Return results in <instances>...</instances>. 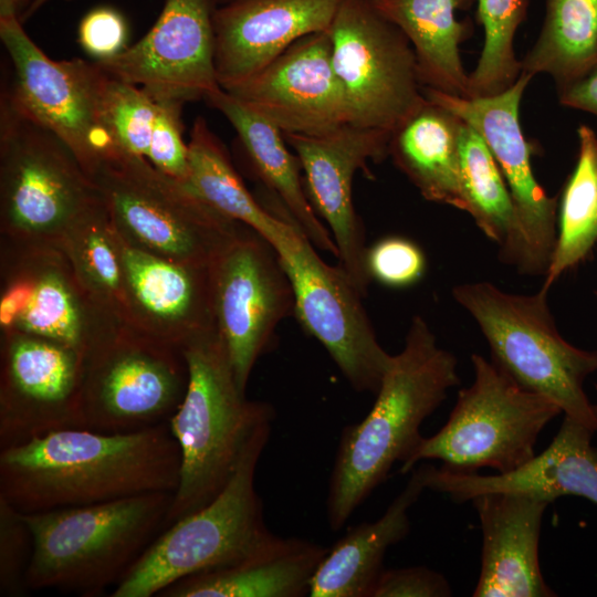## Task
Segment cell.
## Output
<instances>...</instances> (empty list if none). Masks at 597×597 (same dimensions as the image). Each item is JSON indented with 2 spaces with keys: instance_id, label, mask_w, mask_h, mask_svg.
I'll use <instances>...</instances> for the list:
<instances>
[{
  "instance_id": "6",
  "label": "cell",
  "mask_w": 597,
  "mask_h": 597,
  "mask_svg": "<svg viewBox=\"0 0 597 597\" xmlns=\"http://www.w3.org/2000/svg\"><path fill=\"white\" fill-rule=\"evenodd\" d=\"M0 107V233L24 243H57L104 205L70 147L21 112L7 91Z\"/></svg>"
},
{
  "instance_id": "30",
  "label": "cell",
  "mask_w": 597,
  "mask_h": 597,
  "mask_svg": "<svg viewBox=\"0 0 597 597\" xmlns=\"http://www.w3.org/2000/svg\"><path fill=\"white\" fill-rule=\"evenodd\" d=\"M188 148L189 177L185 184L205 202L269 242L290 226L289 217L268 210L252 196L227 149L202 117L192 125Z\"/></svg>"
},
{
  "instance_id": "18",
  "label": "cell",
  "mask_w": 597,
  "mask_h": 597,
  "mask_svg": "<svg viewBox=\"0 0 597 597\" xmlns=\"http://www.w3.org/2000/svg\"><path fill=\"white\" fill-rule=\"evenodd\" d=\"M213 0H165L150 30L117 55L95 61L155 101L206 98L220 88L214 65Z\"/></svg>"
},
{
  "instance_id": "4",
  "label": "cell",
  "mask_w": 597,
  "mask_h": 597,
  "mask_svg": "<svg viewBox=\"0 0 597 597\" xmlns=\"http://www.w3.org/2000/svg\"><path fill=\"white\" fill-rule=\"evenodd\" d=\"M172 492L23 513L33 538L28 590L96 596L121 582L165 528Z\"/></svg>"
},
{
  "instance_id": "14",
  "label": "cell",
  "mask_w": 597,
  "mask_h": 597,
  "mask_svg": "<svg viewBox=\"0 0 597 597\" xmlns=\"http://www.w3.org/2000/svg\"><path fill=\"white\" fill-rule=\"evenodd\" d=\"M0 38L12 66L4 90L27 116L62 139L92 178L115 153L102 121L108 77L96 62L54 61L25 33L18 15L0 18Z\"/></svg>"
},
{
  "instance_id": "25",
  "label": "cell",
  "mask_w": 597,
  "mask_h": 597,
  "mask_svg": "<svg viewBox=\"0 0 597 597\" xmlns=\"http://www.w3.org/2000/svg\"><path fill=\"white\" fill-rule=\"evenodd\" d=\"M327 547L271 534L242 558L177 580L161 597H301Z\"/></svg>"
},
{
  "instance_id": "35",
  "label": "cell",
  "mask_w": 597,
  "mask_h": 597,
  "mask_svg": "<svg viewBox=\"0 0 597 597\" xmlns=\"http://www.w3.org/2000/svg\"><path fill=\"white\" fill-rule=\"evenodd\" d=\"M484 43L473 72L469 96H489L510 87L522 73L514 52V38L526 17L527 0H476Z\"/></svg>"
},
{
  "instance_id": "43",
  "label": "cell",
  "mask_w": 597,
  "mask_h": 597,
  "mask_svg": "<svg viewBox=\"0 0 597 597\" xmlns=\"http://www.w3.org/2000/svg\"><path fill=\"white\" fill-rule=\"evenodd\" d=\"M49 1L51 0H29L27 7L19 15L20 21L23 22L29 19L34 12H36Z\"/></svg>"
},
{
  "instance_id": "10",
  "label": "cell",
  "mask_w": 597,
  "mask_h": 597,
  "mask_svg": "<svg viewBox=\"0 0 597 597\" xmlns=\"http://www.w3.org/2000/svg\"><path fill=\"white\" fill-rule=\"evenodd\" d=\"M188 381L181 349L124 326L84 356L81 428L122 433L167 422Z\"/></svg>"
},
{
  "instance_id": "20",
  "label": "cell",
  "mask_w": 597,
  "mask_h": 597,
  "mask_svg": "<svg viewBox=\"0 0 597 597\" xmlns=\"http://www.w3.org/2000/svg\"><path fill=\"white\" fill-rule=\"evenodd\" d=\"M227 92L283 135H322L349 124L333 66L329 30L298 39Z\"/></svg>"
},
{
  "instance_id": "13",
  "label": "cell",
  "mask_w": 597,
  "mask_h": 597,
  "mask_svg": "<svg viewBox=\"0 0 597 597\" xmlns=\"http://www.w3.org/2000/svg\"><path fill=\"white\" fill-rule=\"evenodd\" d=\"M270 243L291 281L304 331L325 347L353 389L376 395L394 355L379 344L346 272L325 263L293 222Z\"/></svg>"
},
{
  "instance_id": "36",
  "label": "cell",
  "mask_w": 597,
  "mask_h": 597,
  "mask_svg": "<svg viewBox=\"0 0 597 597\" xmlns=\"http://www.w3.org/2000/svg\"><path fill=\"white\" fill-rule=\"evenodd\" d=\"M156 111L157 101L142 87L108 75L102 121L115 151L146 158Z\"/></svg>"
},
{
  "instance_id": "44",
  "label": "cell",
  "mask_w": 597,
  "mask_h": 597,
  "mask_svg": "<svg viewBox=\"0 0 597 597\" xmlns=\"http://www.w3.org/2000/svg\"><path fill=\"white\" fill-rule=\"evenodd\" d=\"M9 15L19 17L18 0H0V18Z\"/></svg>"
},
{
  "instance_id": "32",
  "label": "cell",
  "mask_w": 597,
  "mask_h": 597,
  "mask_svg": "<svg viewBox=\"0 0 597 597\" xmlns=\"http://www.w3.org/2000/svg\"><path fill=\"white\" fill-rule=\"evenodd\" d=\"M577 137V159L559 200L555 248L541 286L545 292L597 244V133L582 124Z\"/></svg>"
},
{
  "instance_id": "39",
  "label": "cell",
  "mask_w": 597,
  "mask_h": 597,
  "mask_svg": "<svg viewBox=\"0 0 597 597\" xmlns=\"http://www.w3.org/2000/svg\"><path fill=\"white\" fill-rule=\"evenodd\" d=\"M184 103L172 100L157 101L147 160L161 172L187 182L189 177V148L184 140Z\"/></svg>"
},
{
  "instance_id": "26",
  "label": "cell",
  "mask_w": 597,
  "mask_h": 597,
  "mask_svg": "<svg viewBox=\"0 0 597 597\" xmlns=\"http://www.w3.org/2000/svg\"><path fill=\"white\" fill-rule=\"evenodd\" d=\"M205 101L230 122L255 176L280 200L284 214L317 249L337 256L333 237L308 200L300 161L289 150L283 133L221 87Z\"/></svg>"
},
{
  "instance_id": "28",
  "label": "cell",
  "mask_w": 597,
  "mask_h": 597,
  "mask_svg": "<svg viewBox=\"0 0 597 597\" xmlns=\"http://www.w3.org/2000/svg\"><path fill=\"white\" fill-rule=\"evenodd\" d=\"M460 125L459 117L426 98L391 133L388 153L426 200L464 211Z\"/></svg>"
},
{
  "instance_id": "41",
  "label": "cell",
  "mask_w": 597,
  "mask_h": 597,
  "mask_svg": "<svg viewBox=\"0 0 597 597\" xmlns=\"http://www.w3.org/2000/svg\"><path fill=\"white\" fill-rule=\"evenodd\" d=\"M449 582L425 566L384 569L371 597H448Z\"/></svg>"
},
{
  "instance_id": "12",
  "label": "cell",
  "mask_w": 597,
  "mask_h": 597,
  "mask_svg": "<svg viewBox=\"0 0 597 597\" xmlns=\"http://www.w3.org/2000/svg\"><path fill=\"white\" fill-rule=\"evenodd\" d=\"M329 32L349 124L391 134L426 101L410 42L371 0H343Z\"/></svg>"
},
{
  "instance_id": "45",
  "label": "cell",
  "mask_w": 597,
  "mask_h": 597,
  "mask_svg": "<svg viewBox=\"0 0 597 597\" xmlns=\"http://www.w3.org/2000/svg\"><path fill=\"white\" fill-rule=\"evenodd\" d=\"M29 0H18V6H19V15L20 13L24 10V8L27 7Z\"/></svg>"
},
{
  "instance_id": "17",
  "label": "cell",
  "mask_w": 597,
  "mask_h": 597,
  "mask_svg": "<svg viewBox=\"0 0 597 597\" xmlns=\"http://www.w3.org/2000/svg\"><path fill=\"white\" fill-rule=\"evenodd\" d=\"M84 355L59 342L0 333V449L81 428Z\"/></svg>"
},
{
  "instance_id": "16",
  "label": "cell",
  "mask_w": 597,
  "mask_h": 597,
  "mask_svg": "<svg viewBox=\"0 0 597 597\" xmlns=\"http://www.w3.org/2000/svg\"><path fill=\"white\" fill-rule=\"evenodd\" d=\"M210 271L216 329L237 385L245 394L252 369L271 348L277 325L294 312L293 287L272 244L245 224Z\"/></svg>"
},
{
  "instance_id": "46",
  "label": "cell",
  "mask_w": 597,
  "mask_h": 597,
  "mask_svg": "<svg viewBox=\"0 0 597 597\" xmlns=\"http://www.w3.org/2000/svg\"><path fill=\"white\" fill-rule=\"evenodd\" d=\"M594 407V412H595V416H596V419H597V404L593 405Z\"/></svg>"
},
{
  "instance_id": "1",
  "label": "cell",
  "mask_w": 597,
  "mask_h": 597,
  "mask_svg": "<svg viewBox=\"0 0 597 597\" xmlns=\"http://www.w3.org/2000/svg\"><path fill=\"white\" fill-rule=\"evenodd\" d=\"M179 478L168 421L122 433L69 428L0 449V495L23 513L175 493Z\"/></svg>"
},
{
  "instance_id": "22",
  "label": "cell",
  "mask_w": 597,
  "mask_h": 597,
  "mask_svg": "<svg viewBox=\"0 0 597 597\" xmlns=\"http://www.w3.org/2000/svg\"><path fill=\"white\" fill-rule=\"evenodd\" d=\"M595 432L564 416L548 447L507 472L484 475L432 464H423L417 471L426 490L444 493L457 503L486 493H509L548 504L562 496H578L597 505Z\"/></svg>"
},
{
  "instance_id": "38",
  "label": "cell",
  "mask_w": 597,
  "mask_h": 597,
  "mask_svg": "<svg viewBox=\"0 0 597 597\" xmlns=\"http://www.w3.org/2000/svg\"><path fill=\"white\" fill-rule=\"evenodd\" d=\"M426 256L413 241L398 235L386 237L366 251V269L370 280L389 287H407L426 272Z\"/></svg>"
},
{
  "instance_id": "19",
  "label": "cell",
  "mask_w": 597,
  "mask_h": 597,
  "mask_svg": "<svg viewBox=\"0 0 597 597\" xmlns=\"http://www.w3.org/2000/svg\"><path fill=\"white\" fill-rule=\"evenodd\" d=\"M390 133L345 124L322 135H284L302 171L308 200L327 224L338 265L363 297L370 277L366 269L365 230L353 202L357 170L389 155Z\"/></svg>"
},
{
  "instance_id": "23",
  "label": "cell",
  "mask_w": 597,
  "mask_h": 597,
  "mask_svg": "<svg viewBox=\"0 0 597 597\" xmlns=\"http://www.w3.org/2000/svg\"><path fill=\"white\" fill-rule=\"evenodd\" d=\"M343 0H228L213 12L221 88L248 80L298 39L328 31Z\"/></svg>"
},
{
  "instance_id": "2",
  "label": "cell",
  "mask_w": 597,
  "mask_h": 597,
  "mask_svg": "<svg viewBox=\"0 0 597 597\" xmlns=\"http://www.w3.org/2000/svg\"><path fill=\"white\" fill-rule=\"evenodd\" d=\"M459 384L455 356L438 345L425 318L413 316L373 408L342 431L326 501L333 531L385 482L396 462L409 458L423 438L422 422Z\"/></svg>"
},
{
  "instance_id": "5",
  "label": "cell",
  "mask_w": 597,
  "mask_h": 597,
  "mask_svg": "<svg viewBox=\"0 0 597 597\" xmlns=\"http://www.w3.org/2000/svg\"><path fill=\"white\" fill-rule=\"evenodd\" d=\"M454 301L478 324L491 359L524 388L556 404L564 416L597 431L585 381L597 371V350L582 349L558 332L548 292L509 293L486 282L452 289Z\"/></svg>"
},
{
  "instance_id": "40",
  "label": "cell",
  "mask_w": 597,
  "mask_h": 597,
  "mask_svg": "<svg viewBox=\"0 0 597 597\" xmlns=\"http://www.w3.org/2000/svg\"><path fill=\"white\" fill-rule=\"evenodd\" d=\"M77 34L81 46L95 61L111 59L127 48L126 20L111 7H98L86 13Z\"/></svg>"
},
{
  "instance_id": "27",
  "label": "cell",
  "mask_w": 597,
  "mask_h": 597,
  "mask_svg": "<svg viewBox=\"0 0 597 597\" xmlns=\"http://www.w3.org/2000/svg\"><path fill=\"white\" fill-rule=\"evenodd\" d=\"M425 490L419 472L413 470L378 520L349 528L327 549L311 580L308 596L371 597L385 569V554L408 535L409 510Z\"/></svg>"
},
{
  "instance_id": "31",
  "label": "cell",
  "mask_w": 597,
  "mask_h": 597,
  "mask_svg": "<svg viewBox=\"0 0 597 597\" xmlns=\"http://www.w3.org/2000/svg\"><path fill=\"white\" fill-rule=\"evenodd\" d=\"M522 62L532 76L547 73L557 88L597 65V0H546L534 45Z\"/></svg>"
},
{
  "instance_id": "29",
  "label": "cell",
  "mask_w": 597,
  "mask_h": 597,
  "mask_svg": "<svg viewBox=\"0 0 597 597\" xmlns=\"http://www.w3.org/2000/svg\"><path fill=\"white\" fill-rule=\"evenodd\" d=\"M472 0H371L376 10L394 23L410 42L420 80L430 87L452 95L469 96V75L463 69L460 44L468 24L455 11Z\"/></svg>"
},
{
  "instance_id": "42",
  "label": "cell",
  "mask_w": 597,
  "mask_h": 597,
  "mask_svg": "<svg viewBox=\"0 0 597 597\" xmlns=\"http://www.w3.org/2000/svg\"><path fill=\"white\" fill-rule=\"evenodd\" d=\"M559 103L597 118V65L580 78L557 88Z\"/></svg>"
},
{
  "instance_id": "3",
  "label": "cell",
  "mask_w": 597,
  "mask_h": 597,
  "mask_svg": "<svg viewBox=\"0 0 597 597\" xmlns=\"http://www.w3.org/2000/svg\"><path fill=\"white\" fill-rule=\"evenodd\" d=\"M181 350L189 381L181 404L168 419L179 447L180 478L165 528L208 504L222 490L254 432L274 418L270 404L249 400L238 387L216 328Z\"/></svg>"
},
{
  "instance_id": "7",
  "label": "cell",
  "mask_w": 597,
  "mask_h": 597,
  "mask_svg": "<svg viewBox=\"0 0 597 597\" xmlns=\"http://www.w3.org/2000/svg\"><path fill=\"white\" fill-rule=\"evenodd\" d=\"M92 179L119 237L167 260L210 265L243 226L145 157L115 151L102 160Z\"/></svg>"
},
{
  "instance_id": "21",
  "label": "cell",
  "mask_w": 597,
  "mask_h": 597,
  "mask_svg": "<svg viewBox=\"0 0 597 597\" xmlns=\"http://www.w3.org/2000/svg\"><path fill=\"white\" fill-rule=\"evenodd\" d=\"M116 240L130 328L179 349L216 328L211 264L150 254L125 242L117 231Z\"/></svg>"
},
{
  "instance_id": "34",
  "label": "cell",
  "mask_w": 597,
  "mask_h": 597,
  "mask_svg": "<svg viewBox=\"0 0 597 597\" xmlns=\"http://www.w3.org/2000/svg\"><path fill=\"white\" fill-rule=\"evenodd\" d=\"M460 184L464 211L491 241L503 249L515 229L512 199L503 175L483 137L461 121Z\"/></svg>"
},
{
  "instance_id": "24",
  "label": "cell",
  "mask_w": 597,
  "mask_h": 597,
  "mask_svg": "<svg viewBox=\"0 0 597 597\" xmlns=\"http://www.w3.org/2000/svg\"><path fill=\"white\" fill-rule=\"evenodd\" d=\"M482 531L474 597H554L540 564V536L548 503L509 493L471 500Z\"/></svg>"
},
{
  "instance_id": "8",
  "label": "cell",
  "mask_w": 597,
  "mask_h": 597,
  "mask_svg": "<svg viewBox=\"0 0 597 597\" xmlns=\"http://www.w3.org/2000/svg\"><path fill=\"white\" fill-rule=\"evenodd\" d=\"M271 425L250 439L222 490L198 511L163 530L113 588L112 597H150L187 576L231 564L271 532L254 481Z\"/></svg>"
},
{
  "instance_id": "11",
  "label": "cell",
  "mask_w": 597,
  "mask_h": 597,
  "mask_svg": "<svg viewBox=\"0 0 597 597\" xmlns=\"http://www.w3.org/2000/svg\"><path fill=\"white\" fill-rule=\"evenodd\" d=\"M533 76L522 72L501 93L463 97L423 87L425 97L472 126L489 146L507 186L515 214L509 243L499 250L504 264L524 275H545L557 235L558 201L534 176L532 145L520 123V104Z\"/></svg>"
},
{
  "instance_id": "9",
  "label": "cell",
  "mask_w": 597,
  "mask_h": 597,
  "mask_svg": "<svg viewBox=\"0 0 597 597\" xmlns=\"http://www.w3.org/2000/svg\"><path fill=\"white\" fill-rule=\"evenodd\" d=\"M474 378L459 390L444 426L422 438L401 463L407 473L423 460H439L458 472L482 468L498 473L513 470L535 454L544 428L561 408L515 381L494 360L472 354Z\"/></svg>"
},
{
  "instance_id": "15",
  "label": "cell",
  "mask_w": 597,
  "mask_h": 597,
  "mask_svg": "<svg viewBox=\"0 0 597 597\" xmlns=\"http://www.w3.org/2000/svg\"><path fill=\"white\" fill-rule=\"evenodd\" d=\"M0 244V333L49 338L85 356L124 327L86 292L57 243Z\"/></svg>"
},
{
  "instance_id": "33",
  "label": "cell",
  "mask_w": 597,
  "mask_h": 597,
  "mask_svg": "<svg viewBox=\"0 0 597 597\" xmlns=\"http://www.w3.org/2000/svg\"><path fill=\"white\" fill-rule=\"evenodd\" d=\"M57 244L96 304L119 325L129 327L116 231L105 203L73 223Z\"/></svg>"
},
{
  "instance_id": "37",
  "label": "cell",
  "mask_w": 597,
  "mask_h": 597,
  "mask_svg": "<svg viewBox=\"0 0 597 597\" xmlns=\"http://www.w3.org/2000/svg\"><path fill=\"white\" fill-rule=\"evenodd\" d=\"M32 553V533L22 512L0 495V596L28 591L25 577Z\"/></svg>"
}]
</instances>
